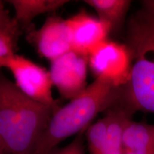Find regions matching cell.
Returning <instances> with one entry per match:
<instances>
[{
    "mask_svg": "<svg viewBox=\"0 0 154 154\" xmlns=\"http://www.w3.org/2000/svg\"><path fill=\"white\" fill-rule=\"evenodd\" d=\"M126 45L131 56L129 80L120 88L116 104L134 113H154V1H144L127 26Z\"/></svg>",
    "mask_w": 154,
    "mask_h": 154,
    "instance_id": "obj_1",
    "label": "cell"
},
{
    "mask_svg": "<svg viewBox=\"0 0 154 154\" xmlns=\"http://www.w3.org/2000/svg\"><path fill=\"white\" fill-rule=\"evenodd\" d=\"M55 111L24 94L0 71V141L6 154H34Z\"/></svg>",
    "mask_w": 154,
    "mask_h": 154,
    "instance_id": "obj_2",
    "label": "cell"
},
{
    "mask_svg": "<svg viewBox=\"0 0 154 154\" xmlns=\"http://www.w3.org/2000/svg\"><path fill=\"white\" fill-rule=\"evenodd\" d=\"M119 94L120 88L96 78L80 95L53 113L34 154H48L66 138L84 133L98 113L116 104Z\"/></svg>",
    "mask_w": 154,
    "mask_h": 154,
    "instance_id": "obj_3",
    "label": "cell"
},
{
    "mask_svg": "<svg viewBox=\"0 0 154 154\" xmlns=\"http://www.w3.org/2000/svg\"><path fill=\"white\" fill-rule=\"evenodd\" d=\"M10 71L15 84L24 94L35 101L49 106L56 111L59 109L52 96L53 84L49 72L22 56H11L0 63V68Z\"/></svg>",
    "mask_w": 154,
    "mask_h": 154,
    "instance_id": "obj_4",
    "label": "cell"
},
{
    "mask_svg": "<svg viewBox=\"0 0 154 154\" xmlns=\"http://www.w3.org/2000/svg\"><path fill=\"white\" fill-rule=\"evenodd\" d=\"M88 61L96 79L109 81L119 88L129 80L132 60L125 44L106 40L89 54Z\"/></svg>",
    "mask_w": 154,
    "mask_h": 154,
    "instance_id": "obj_5",
    "label": "cell"
},
{
    "mask_svg": "<svg viewBox=\"0 0 154 154\" xmlns=\"http://www.w3.org/2000/svg\"><path fill=\"white\" fill-rule=\"evenodd\" d=\"M51 63V82L63 98L71 101L87 87V57L72 50Z\"/></svg>",
    "mask_w": 154,
    "mask_h": 154,
    "instance_id": "obj_6",
    "label": "cell"
},
{
    "mask_svg": "<svg viewBox=\"0 0 154 154\" xmlns=\"http://www.w3.org/2000/svg\"><path fill=\"white\" fill-rule=\"evenodd\" d=\"M66 20L72 51L87 57L111 32L106 23L82 11Z\"/></svg>",
    "mask_w": 154,
    "mask_h": 154,
    "instance_id": "obj_7",
    "label": "cell"
},
{
    "mask_svg": "<svg viewBox=\"0 0 154 154\" xmlns=\"http://www.w3.org/2000/svg\"><path fill=\"white\" fill-rule=\"evenodd\" d=\"M28 38L51 62L72 50L66 20L59 17H49L39 29L30 32Z\"/></svg>",
    "mask_w": 154,
    "mask_h": 154,
    "instance_id": "obj_8",
    "label": "cell"
},
{
    "mask_svg": "<svg viewBox=\"0 0 154 154\" xmlns=\"http://www.w3.org/2000/svg\"><path fill=\"white\" fill-rule=\"evenodd\" d=\"M109 123L105 146L101 154H124L123 134L132 113L119 105H114L106 111Z\"/></svg>",
    "mask_w": 154,
    "mask_h": 154,
    "instance_id": "obj_9",
    "label": "cell"
},
{
    "mask_svg": "<svg viewBox=\"0 0 154 154\" xmlns=\"http://www.w3.org/2000/svg\"><path fill=\"white\" fill-rule=\"evenodd\" d=\"M123 148L139 154H154V126L131 120L123 134Z\"/></svg>",
    "mask_w": 154,
    "mask_h": 154,
    "instance_id": "obj_10",
    "label": "cell"
},
{
    "mask_svg": "<svg viewBox=\"0 0 154 154\" xmlns=\"http://www.w3.org/2000/svg\"><path fill=\"white\" fill-rule=\"evenodd\" d=\"M19 26L27 27L36 17L51 12L69 2L66 0H10Z\"/></svg>",
    "mask_w": 154,
    "mask_h": 154,
    "instance_id": "obj_11",
    "label": "cell"
},
{
    "mask_svg": "<svg viewBox=\"0 0 154 154\" xmlns=\"http://www.w3.org/2000/svg\"><path fill=\"white\" fill-rule=\"evenodd\" d=\"M96 11L98 18L110 26L111 31L118 32L123 26L131 1L128 0H86Z\"/></svg>",
    "mask_w": 154,
    "mask_h": 154,
    "instance_id": "obj_12",
    "label": "cell"
},
{
    "mask_svg": "<svg viewBox=\"0 0 154 154\" xmlns=\"http://www.w3.org/2000/svg\"><path fill=\"white\" fill-rule=\"evenodd\" d=\"M109 118L107 114L86 129V137L89 154H101L107 138Z\"/></svg>",
    "mask_w": 154,
    "mask_h": 154,
    "instance_id": "obj_13",
    "label": "cell"
},
{
    "mask_svg": "<svg viewBox=\"0 0 154 154\" xmlns=\"http://www.w3.org/2000/svg\"><path fill=\"white\" fill-rule=\"evenodd\" d=\"M19 24L16 19L9 16L3 2L0 1V33L10 36L17 41L19 34Z\"/></svg>",
    "mask_w": 154,
    "mask_h": 154,
    "instance_id": "obj_14",
    "label": "cell"
},
{
    "mask_svg": "<svg viewBox=\"0 0 154 154\" xmlns=\"http://www.w3.org/2000/svg\"><path fill=\"white\" fill-rule=\"evenodd\" d=\"M48 154H85L84 133L76 135L69 145L61 149L55 148Z\"/></svg>",
    "mask_w": 154,
    "mask_h": 154,
    "instance_id": "obj_15",
    "label": "cell"
},
{
    "mask_svg": "<svg viewBox=\"0 0 154 154\" xmlns=\"http://www.w3.org/2000/svg\"><path fill=\"white\" fill-rule=\"evenodd\" d=\"M17 41L10 36L0 33V63L15 54Z\"/></svg>",
    "mask_w": 154,
    "mask_h": 154,
    "instance_id": "obj_16",
    "label": "cell"
},
{
    "mask_svg": "<svg viewBox=\"0 0 154 154\" xmlns=\"http://www.w3.org/2000/svg\"><path fill=\"white\" fill-rule=\"evenodd\" d=\"M0 154H6L5 149H4V146L2 145V143H1V141H0Z\"/></svg>",
    "mask_w": 154,
    "mask_h": 154,
    "instance_id": "obj_17",
    "label": "cell"
},
{
    "mask_svg": "<svg viewBox=\"0 0 154 154\" xmlns=\"http://www.w3.org/2000/svg\"><path fill=\"white\" fill-rule=\"evenodd\" d=\"M124 154H139L137 153H135V152L128 151V150H124Z\"/></svg>",
    "mask_w": 154,
    "mask_h": 154,
    "instance_id": "obj_18",
    "label": "cell"
}]
</instances>
